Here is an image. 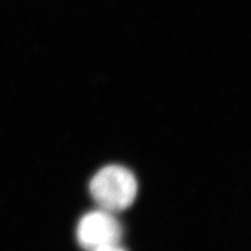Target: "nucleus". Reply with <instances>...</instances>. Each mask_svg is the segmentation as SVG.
I'll return each instance as SVG.
<instances>
[{
  "label": "nucleus",
  "instance_id": "f257e3e1",
  "mask_svg": "<svg viewBox=\"0 0 251 251\" xmlns=\"http://www.w3.org/2000/svg\"><path fill=\"white\" fill-rule=\"evenodd\" d=\"M90 190L92 198L102 209L116 212L133 203L138 184L131 171L122 166L111 165L94 175L90 181Z\"/></svg>",
  "mask_w": 251,
  "mask_h": 251
},
{
  "label": "nucleus",
  "instance_id": "7ed1b4c3",
  "mask_svg": "<svg viewBox=\"0 0 251 251\" xmlns=\"http://www.w3.org/2000/svg\"><path fill=\"white\" fill-rule=\"evenodd\" d=\"M96 251H123L121 248H119L117 245H114V246H110V247H106L103 249H100Z\"/></svg>",
  "mask_w": 251,
  "mask_h": 251
},
{
  "label": "nucleus",
  "instance_id": "f03ea898",
  "mask_svg": "<svg viewBox=\"0 0 251 251\" xmlns=\"http://www.w3.org/2000/svg\"><path fill=\"white\" fill-rule=\"evenodd\" d=\"M121 237V226L117 219L104 209L92 211L81 219L77 238L81 246L90 251L117 245Z\"/></svg>",
  "mask_w": 251,
  "mask_h": 251
}]
</instances>
